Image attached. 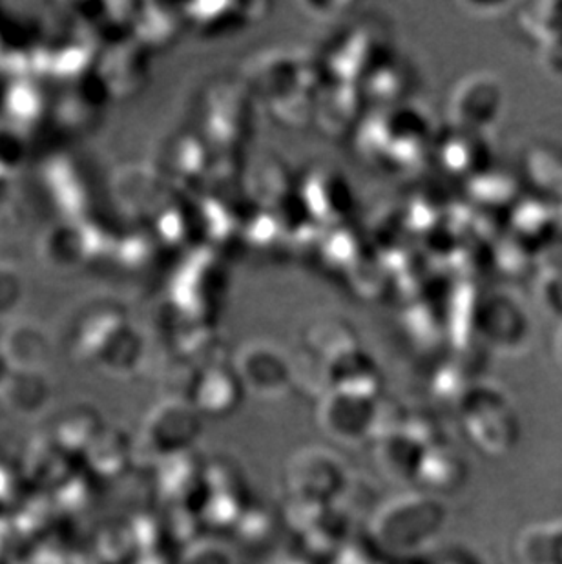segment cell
<instances>
[{"mask_svg": "<svg viewBox=\"0 0 562 564\" xmlns=\"http://www.w3.org/2000/svg\"><path fill=\"white\" fill-rule=\"evenodd\" d=\"M236 375L241 386L269 397V394L280 393L289 386L292 368L280 349L271 344L256 341L245 346L239 352Z\"/></svg>", "mask_w": 562, "mask_h": 564, "instance_id": "obj_2", "label": "cell"}, {"mask_svg": "<svg viewBox=\"0 0 562 564\" xmlns=\"http://www.w3.org/2000/svg\"><path fill=\"white\" fill-rule=\"evenodd\" d=\"M511 224L517 243L526 247L528 251L533 247L542 251L559 235L558 210L539 197L530 203H517Z\"/></svg>", "mask_w": 562, "mask_h": 564, "instance_id": "obj_3", "label": "cell"}, {"mask_svg": "<svg viewBox=\"0 0 562 564\" xmlns=\"http://www.w3.org/2000/svg\"><path fill=\"white\" fill-rule=\"evenodd\" d=\"M558 355H559V358H561V362H562V329L559 330V336H558Z\"/></svg>", "mask_w": 562, "mask_h": 564, "instance_id": "obj_9", "label": "cell"}, {"mask_svg": "<svg viewBox=\"0 0 562 564\" xmlns=\"http://www.w3.org/2000/svg\"><path fill=\"white\" fill-rule=\"evenodd\" d=\"M526 174L539 191V199L558 207L562 203V152L533 149L526 161Z\"/></svg>", "mask_w": 562, "mask_h": 564, "instance_id": "obj_4", "label": "cell"}, {"mask_svg": "<svg viewBox=\"0 0 562 564\" xmlns=\"http://www.w3.org/2000/svg\"><path fill=\"white\" fill-rule=\"evenodd\" d=\"M542 254L548 263V274H562V232L542 249Z\"/></svg>", "mask_w": 562, "mask_h": 564, "instance_id": "obj_7", "label": "cell"}, {"mask_svg": "<svg viewBox=\"0 0 562 564\" xmlns=\"http://www.w3.org/2000/svg\"><path fill=\"white\" fill-rule=\"evenodd\" d=\"M544 302L553 313L562 316V274H548V282L544 285Z\"/></svg>", "mask_w": 562, "mask_h": 564, "instance_id": "obj_6", "label": "cell"}, {"mask_svg": "<svg viewBox=\"0 0 562 564\" xmlns=\"http://www.w3.org/2000/svg\"><path fill=\"white\" fill-rule=\"evenodd\" d=\"M544 57H547L548 68L562 74V44L544 48Z\"/></svg>", "mask_w": 562, "mask_h": 564, "instance_id": "obj_8", "label": "cell"}, {"mask_svg": "<svg viewBox=\"0 0 562 564\" xmlns=\"http://www.w3.org/2000/svg\"><path fill=\"white\" fill-rule=\"evenodd\" d=\"M505 91L499 80L488 74L469 75L456 85L451 96L450 113L455 128L483 133L502 112Z\"/></svg>", "mask_w": 562, "mask_h": 564, "instance_id": "obj_1", "label": "cell"}, {"mask_svg": "<svg viewBox=\"0 0 562 564\" xmlns=\"http://www.w3.org/2000/svg\"><path fill=\"white\" fill-rule=\"evenodd\" d=\"M525 26L544 48L562 44V2L531 6L530 15H525Z\"/></svg>", "mask_w": 562, "mask_h": 564, "instance_id": "obj_5", "label": "cell"}]
</instances>
